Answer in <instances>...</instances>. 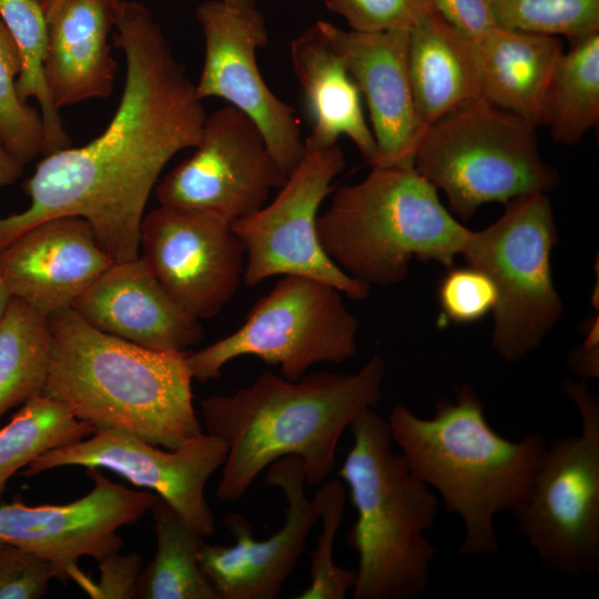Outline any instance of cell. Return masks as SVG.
Listing matches in <instances>:
<instances>
[{"label":"cell","mask_w":599,"mask_h":599,"mask_svg":"<svg viewBox=\"0 0 599 599\" xmlns=\"http://www.w3.org/2000/svg\"><path fill=\"white\" fill-rule=\"evenodd\" d=\"M93 480L89 494L64 505H0V542H8L52 561L60 580H75L85 590L92 582L79 569L88 556L97 561L118 551L123 541L116 530L139 520L156 498L108 479L100 468H88Z\"/></svg>","instance_id":"16"},{"label":"cell","mask_w":599,"mask_h":599,"mask_svg":"<svg viewBox=\"0 0 599 599\" xmlns=\"http://www.w3.org/2000/svg\"><path fill=\"white\" fill-rule=\"evenodd\" d=\"M113 43L124 53L121 100L104 131L85 145L43 155L23 183L30 204L0 216V250L51 217L80 216L114 262L140 256L148 199L166 163L195 148L203 100L150 9L120 0Z\"/></svg>","instance_id":"1"},{"label":"cell","mask_w":599,"mask_h":599,"mask_svg":"<svg viewBox=\"0 0 599 599\" xmlns=\"http://www.w3.org/2000/svg\"><path fill=\"white\" fill-rule=\"evenodd\" d=\"M0 19L21 58L17 93L23 102L33 98L40 105L44 130L42 155L70 146L60 110L53 104L44 79L48 32L43 8L35 0H0Z\"/></svg>","instance_id":"29"},{"label":"cell","mask_w":599,"mask_h":599,"mask_svg":"<svg viewBox=\"0 0 599 599\" xmlns=\"http://www.w3.org/2000/svg\"><path fill=\"white\" fill-rule=\"evenodd\" d=\"M120 0H49L43 7L48 45L44 79L57 109L113 90L116 61L109 37Z\"/></svg>","instance_id":"21"},{"label":"cell","mask_w":599,"mask_h":599,"mask_svg":"<svg viewBox=\"0 0 599 599\" xmlns=\"http://www.w3.org/2000/svg\"><path fill=\"white\" fill-rule=\"evenodd\" d=\"M319 21L365 99L378 151L376 165H414L426 128L410 83L409 30L345 31Z\"/></svg>","instance_id":"18"},{"label":"cell","mask_w":599,"mask_h":599,"mask_svg":"<svg viewBox=\"0 0 599 599\" xmlns=\"http://www.w3.org/2000/svg\"><path fill=\"white\" fill-rule=\"evenodd\" d=\"M94 433L62 403L42 394L28 399L0 429V499L10 477L39 455Z\"/></svg>","instance_id":"28"},{"label":"cell","mask_w":599,"mask_h":599,"mask_svg":"<svg viewBox=\"0 0 599 599\" xmlns=\"http://www.w3.org/2000/svg\"><path fill=\"white\" fill-rule=\"evenodd\" d=\"M326 8L344 18L355 31L410 28L434 10L433 0H324Z\"/></svg>","instance_id":"34"},{"label":"cell","mask_w":599,"mask_h":599,"mask_svg":"<svg viewBox=\"0 0 599 599\" xmlns=\"http://www.w3.org/2000/svg\"><path fill=\"white\" fill-rule=\"evenodd\" d=\"M322 529L311 556V583L295 599H344L356 581V570L337 566L333 545L344 516L346 494L339 479L322 486L314 496Z\"/></svg>","instance_id":"32"},{"label":"cell","mask_w":599,"mask_h":599,"mask_svg":"<svg viewBox=\"0 0 599 599\" xmlns=\"http://www.w3.org/2000/svg\"><path fill=\"white\" fill-rule=\"evenodd\" d=\"M568 365L582 379L598 378L599 343L597 322L590 328L585 343L569 355Z\"/></svg>","instance_id":"38"},{"label":"cell","mask_w":599,"mask_h":599,"mask_svg":"<svg viewBox=\"0 0 599 599\" xmlns=\"http://www.w3.org/2000/svg\"><path fill=\"white\" fill-rule=\"evenodd\" d=\"M140 248L150 272L199 321L217 315L243 280V244L213 213L160 205L142 220Z\"/></svg>","instance_id":"15"},{"label":"cell","mask_w":599,"mask_h":599,"mask_svg":"<svg viewBox=\"0 0 599 599\" xmlns=\"http://www.w3.org/2000/svg\"><path fill=\"white\" fill-rule=\"evenodd\" d=\"M536 129L480 97L429 125L414 155V167L444 191L464 220L491 202L507 203L548 193L557 172L541 158Z\"/></svg>","instance_id":"7"},{"label":"cell","mask_w":599,"mask_h":599,"mask_svg":"<svg viewBox=\"0 0 599 599\" xmlns=\"http://www.w3.org/2000/svg\"><path fill=\"white\" fill-rule=\"evenodd\" d=\"M290 55L312 126L304 145L326 148L344 135L367 164L376 165L377 145L364 115L361 91L321 21L292 40Z\"/></svg>","instance_id":"22"},{"label":"cell","mask_w":599,"mask_h":599,"mask_svg":"<svg viewBox=\"0 0 599 599\" xmlns=\"http://www.w3.org/2000/svg\"><path fill=\"white\" fill-rule=\"evenodd\" d=\"M287 175L256 124L227 105L206 115L194 152L155 194L160 205L213 213L232 224L263 207Z\"/></svg>","instance_id":"12"},{"label":"cell","mask_w":599,"mask_h":599,"mask_svg":"<svg viewBox=\"0 0 599 599\" xmlns=\"http://www.w3.org/2000/svg\"><path fill=\"white\" fill-rule=\"evenodd\" d=\"M60 579L57 566L19 546L0 542V599H39L51 579Z\"/></svg>","instance_id":"35"},{"label":"cell","mask_w":599,"mask_h":599,"mask_svg":"<svg viewBox=\"0 0 599 599\" xmlns=\"http://www.w3.org/2000/svg\"><path fill=\"white\" fill-rule=\"evenodd\" d=\"M385 373L375 354L353 374L315 372L290 380L266 370L231 395L204 398L206 432L227 446L217 498L238 500L265 468L291 455L303 460L305 483L321 484L334 468L344 430L380 402Z\"/></svg>","instance_id":"2"},{"label":"cell","mask_w":599,"mask_h":599,"mask_svg":"<svg viewBox=\"0 0 599 599\" xmlns=\"http://www.w3.org/2000/svg\"><path fill=\"white\" fill-rule=\"evenodd\" d=\"M226 456V444L210 434H201L176 449H162L129 432L104 429L42 453L20 474L31 477L62 466L112 470L135 486L153 490L207 537L215 531V520L205 499V485Z\"/></svg>","instance_id":"14"},{"label":"cell","mask_w":599,"mask_h":599,"mask_svg":"<svg viewBox=\"0 0 599 599\" xmlns=\"http://www.w3.org/2000/svg\"><path fill=\"white\" fill-rule=\"evenodd\" d=\"M357 318L342 293L324 282L285 275L248 312L230 335L186 354L193 379L219 378L225 364L256 356L297 380L318 363H343L356 354Z\"/></svg>","instance_id":"10"},{"label":"cell","mask_w":599,"mask_h":599,"mask_svg":"<svg viewBox=\"0 0 599 599\" xmlns=\"http://www.w3.org/2000/svg\"><path fill=\"white\" fill-rule=\"evenodd\" d=\"M599 120V31L570 41L557 64L546 124L554 141L578 143Z\"/></svg>","instance_id":"27"},{"label":"cell","mask_w":599,"mask_h":599,"mask_svg":"<svg viewBox=\"0 0 599 599\" xmlns=\"http://www.w3.org/2000/svg\"><path fill=\"white\" fill-rule=\"evenodd\" d=\"M557 241L549 196L531 193L507 202L497 221L471 232L461 254L496 287L491 344L507 363L534 352L561 317L550 263Z\"/></svg>","instance_id":"9"},{"label":"cell","mask_w":599,"mask_h":599,"mask_svg":"<svg viewBox=\"0 0 599 599\" xmlns=\"http://www.w3.org/2000/svg\"><path fill=\"white\" fill-rule=\"evenodd\" d=\"M114 261L80 216L48 219L0 250V275L11 295L41 315L71 307Z\"/></svg>","instance_id":"19"},{"label":"cell","mask_w":599,"mask_h":599,"mask_svg":"<svg viewBox=\"0 0 599 599\" xmlns=\"http://www.w3.org/2000/svg\"><path fill=\"white\" fill-rule=\"evenodd\" d=\"M316 230L325 253L368 286L402 282L414 257L451 267L473 232L414 165L372 166L363 181L337 190Z\"/></svg>","instance_id":"6"},{"label":"cell","mask_w":599,"mask_h":599,"mask_svg":"<svg viewBox=\"0 0 599 599\" xmlns=\"http://www.w3.org/2000/svg\"><path fill=\"white\" fill-rule=\"evenodd\" d=\"M71 308L95 329L152 351L186 353L204 337L141 256L114 262Z\"/></svg>","instance_id":"20"},{"label":"cell","mask_w":599,"mask_h":599,"mask_svg":"<svg viewBox=\"0 0 599 599\" xmlns=\"http://www.w3.org/2000/svg\"><path fill=\"white\" fill-rule=\"evenodd\" d=\"M408 65L417 113L426 129L481 97L471 40L435 10L409 30Z\"/></svg>","instance_id":"24"},{"label":"cell","mask_w":599,"mask_h":599,"mask_svg":"<svg viewBox=\"0 0 599 599\" xmlns=\"http://www.w3.org/2000/svg\"><path fill=\"white\" fill-rule=\"evenodd\" d=\"M24 164L14 158L0 140V186L14 183L23 173Z\"/></svg>","instance_id":"39"},{"label":"cell","mask_w":599,"mask_h":599,"mask_svg":"<svg viewBox=\"0 0 599 599\" xmlns=\"http://www.w3.org/2000/svg\"><path fill=\"white\" fill-rule=\"evenodd\" d=\"M195 14L205 43L197 95L223 99L248 116L288 174L304 154V138L295 110L271 91L260 72L256 52L268 42L262 12L256 6L238 9L206 0Z\"/></svg>","instance_id":"13"},{"label":"cell","mask_w":599,"mask_h":599,"mask_svg":"<svg viewBox=\"0 0 599 599\" xmlns=\"http://www.w3.org/2000/svg\"><path fill=\"white\" fill-rule=\"evenodd\" d=\"M35 1L43 8L49 0H35Z\"/></svg>","instance_id":"42"},{"label":"cell","mask_w":599,"mask_h":599,"mask_svg":"<svg viewBox=\"0 0 599 599\" xmlns=\"http://www.w3.org/2000/svg\"><path fill=\"white\" fill-rule=\"evenodd\" d=\"M438 301L445 317L451 322L473 323L494 311L497 291L483 271L469 265L450 267L439 283Z\"/></svg>","instance_id":"33"},{"label":"cell","mask_w":599,"mask_h":599,"mask_svg":"<svg viewBox=\"0 0 599 599\" xmlns=\"http://www.w3.org/2000/svg\"><path fill=\"white\" fill-rule=\"evenodd\" d=\"M10 301L11 295L0 275V324L6 315Z\"/></svg>","instance_id":"40"},{"label":"cell","mask_w":599,"mask_h":599,"mask_svg":"<svg viewBox=\"0 0 599 599\" xmlns=\"http://www.w3.org/2000/svg\"><path fill=\"white\" fill-rule=\"evenodd\" d=\"M100 578L85 590L92 598L130 599L135 598L138 581L142 571L141 555L111 552L100 560Z\"/></svg>","instance_id":"36"},{"label":"cell","mask_w":599,"mask_h":599,"mask_svg":"<svg viewBox=\"0 0 599 599\" xmlns=\"http://www.w3.org/2000/svg\"><path fill=\"white\" fill-rule=\"evenodd\" d=\"M21 67L18 48L0 19V140L26 165L42 155L44 130L40 111L17 93Z\"/></svg>","instance_id":"31"},{"label":"cell","mask_w":599,"mask_h":599,"mask_svg":"<svg viewBox=\"0 0 599 599\" xmlns=\"http://www.w3.org/2000/svg\"><path fill=\"white\" fill-rule=\"evenodd\" d=\"M50 359L47 317L11 297L0 324V417L42 393Z\"/></svg>","instance_id":"26"},{"label":"cell","mask_w":599,"mask_h":599,"mask_svg":"<svg viewBox=\"0 0 599 599\" xmlns=\"http://www.w3.org/2000/svg\"><path fill=\"white\" fill-rule=\"evenodd\" d=\"M387 422L414 475L461 519L465 536L459 554L498 552L494 518L511 512L526 499L547 446L545 436L532 433L517 441L500 436L467 384L454 400H438L432 417L423 418L397 404Z\"/></svg>","instance_id":"4"},{"label":"cell","mask_w":599,"mask_h":599,"mask_svg":"<svg viewBox=\"0 0 599 599\" xmlns=\"http://www.w3.org/2000/svg\"><path fill=\"white\" fill-rule=\"evenodd\" d=\"M222 1L231 7L238 8V9H246V8H252L256 6L255 0H222Z\"/></svg>","instance_id":"41"},{"label":"cell","mask_w":599,"mask_h":599,"mask_svg":"<svg viewBox=\"0 0 599 599\" xmlns=\"http://www.w3.org/2000/svg\"><path fill=\"white\" fill-rule=\"evenodd\" d=\"M47 319L51 359L42 395L94 432L121 429L166 449L203 434L187 352L141 347L95 329L71 307Z\"/></svg>","instance_id":"3"},{"label":"cell","mask_w":599,"mask_h":599,"mask_svg":"<svg viewBox=\"0 0 599 599\" xmlns=\"http://www.w3.org/2000/svg\"><path fill=\"white\" fill-rule=\"evenodd\" d=\"M497 26L569 41L599 31V0H491Z\"/></svg>","instance_id":"30"},{"label":"cell","mask_w":599,"mask_h":599,"mask_svg":"<svg viewBox=\"0 0 599 599\" xmlns=\"http://www.w3.org/2000/svg\"><path fill=\"white\" fill-rule=\"evenodd\" d=\"M264 483L280 488L286 499L284 525L270 538L257 540L241 515L230 512L224 525L235 538L232 546L201 544L200 567L219 599H274L305 551L318 521L315 499L304 490L303 460L285 456L267 467Z\"/></svg>","instance_id":"17"},{"label":"cell","mask_w":599,"mask_h":599,"mask_svg":"<svg viewBox=\"0 0 599 599\" xmlns=\"http://www.w3.org/2000/svg\"><path fill=\"white\" fill-rule=\"evenodd\" d=\"M561 390L579 413L580 434L547 444L511 515L546 569L587 577L599 570V399L583 380L566 379Z\"/></svg>","instance_id":"8"},{"label":"cell","mask_w":599,"mask_h":599,"mask_svg":"<svg viewBox=\"0 0 599 599\" xmlns=\"http://www.w3.org/2000/svg\"><path fill=\"white\" fill-rule=\"evenodd\" d=\"M471 42L481 97L535 129L545 125L552 78L564 53L560 38L496 24Z\"/></svg>","instance_id":"23"},{"label":"cell","mask_w":599,"mask_h":599,"mask_svg":"<svg viewBox=\"0 0 599 599\" xmlns=\"http://www.w3.org/2000/svg\"><path fill=\"white\" fill-rule=\"evenodd\" d=\"M446 21L474 40L496 26L491 0H433Z\"/></svg>","instance_id":"37"},{"label":"cell","mask_w":599,"mask_h":599,"mask_svg":"<svg viewBox=\"0 0 599 599\" xmlns=\"http://www.w3.org/2000/svg\"><path fill=\"white\" fill-rule=\"evenodd\" d=\"M150 510L156 551L141 571L135 598L219 599L197 559L203 536L159 496Z\"/></svg>","instance_id":"25"},{"label":"cell","mask_w":599,"mask_h":599,"mask_svg":"<svg viewBox=\"0 0 599 599\" xmlns=\"http://www.w3.org/2000/svg\"><path fill=\"white\" fill-rule=\"evenodd\" d=\"M348 428L353 443L338 476L357 512L348 534L358 556L353 598L418 599L436 555L425 532L437 517V498L394 450L388 422L374 407Z\"/></svg>","instance_id":"5"},{"label":"cell","mask_w":599,"mask_h":599,"mask_svg":"<svg viewBox=\"0 0 599 599\" xmlns=\"http://www.w3.org/2000/svg\"><path fill=\"white\" fill-rule=\"evenodd\" d=\"M345 164L337 143L305 146L273 201L231 224L245 251L246 285L255 286L276 275H298L329 284L355 301L369 295V286L344 272L317 236L319 206Z\"/></svg>","instance_id":"11"}]
</instances>
